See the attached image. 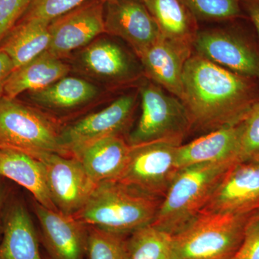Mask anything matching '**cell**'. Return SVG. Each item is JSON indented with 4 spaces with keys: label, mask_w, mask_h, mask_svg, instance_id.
I'll return each instance as SVG.
<instances>
[{
    "label": "cell",
    "mask_w": 259,
    "mask_h": 259,
    "mask_svg": "<svg viewBox=\"0 0 259 259\" xmlns=\"http://www.w3.org/2000/svg\"><path fill=\"white\" fill-rule=\"evenodd\" d=\"M183 98L192 128L211 132L238 125L259 103V82L191 56L183 72Z\"/></svg>",
    "instance_id": "obj_1"
},
{
    "label": "cell",
    "mask_w": 259,
    "mask_h": 259,
    "mask_svg": "<svg viewBox=\"0 0 259 259\" xmlns=\"http://www.w3.org/2000/svg\"><path fill=\"white\" fill-rule=\"evenodd\" d=\"M161 201L115 181L102 182L74 216L87 226L130 236L152 224Z\"/></svg>",
    "instance_id": "obj_2"
},
{
    "label": "cell",
    "mask_w": 259,
    "mask_h": 259,
    "mask_svg": "<svg viewBox=\"0 0 259 259\" xmlns=\"http://www.w3.org/2000/svg\"><path fill=\"white\" fill-rule=\"evenodd\" d=\"M236 163H204L180 169L151 225L171 236L176 234L203 210L218 182Z\"/></svg>",
    "instance_id": "obj_3"
},
{
    "label": "cell",
    "mask_w": 259,
    "mask_h": 259,
    "mask_svg": "<svg viewBox=\"0 0 259 259\" xmlns=\"http://www.w3.org/2000/svg\"><path fill=\"white\" fill-rule=\"evenodd\" d=\"M250 214L202 211L172 236L177 259H229L243 241Z\"/></svg>",
    "instance_id": "obj_4"
},
{
    "label": "cell",
    "mask_w": 259,
    "mask_h": 259,
    "mask_svg": "<svg viewBox=\"0 0 259 259\" xmlns=\"http://www.w3.org/2000/svg\"><path fill=\"white\" fill-rule=\"evenodd\" d=\"M0 146L32 156L40 152L71 156L55 122L38 110L5 97L0 100Z\"/></svg>",
    "instance_id": "obj_5"
},
{
    "label": "cell",
    "mask_w": 259,
    "mask_h": 259,
    "mask_svg": "<svg viewBox=\"0 0 259 259\" xmlns=\"http://www.w3.org/2000/svg\"><path fill=\"white\" fill-rule=\"evenodd\" d=\"M182 142L160 140L131 146L125 166L115 182L162 199L178 174L177 153Z\"/></svg>",
    "instance_id": "obj_6"
},
{
    "label": "cell",
    "mask_w": 259,
    "mask_h": 259,
    "mask_svg": "<svg viewBox=\"0 0 259 259\" xmlns=\"http://www.w3.org/2000/svg\"><path fill=\"white\" fill-rule=\"evenodd\" d=\"M141 115L128 139L131 146L160 140L182 143L192 129L185 105L180 99L167 95L163 89L147 83L140 90Z\"/></svg>",
    "instance_id": "obj_7"
},
{
    "label": "cell",
    "mask_w": 259,
    "mask_h": 259,
    "mask_svg": "<svg viewBox=\"0 0 259 259\" xmlns=\"http://www.w3.org/2000/svg\"><path fill=\"white\" fill-rule=\"evenodd\" d=\"M42 162L48 189L58 210L74 215L88 202L97 184L79 160L57 153L40 152L34 156Z\"/></svg>",
    "instance_id": "obj_8"
},
{
    "label": "cell",
    "mask_w": 259,
    "mask_h": 259,
    "mask_svg": "<svg viewBox=\"0 0 259 259\" xmlns=\"http://www.w3.org/2000/svg\"><path fill=\"white\" fill-rule=\"evenodd\" d=\"M136 106V97H120L100 111L86 116L61 131L63 145L70 156L76 158L99 140L122 136L128 126Z\"/></svg>",
    "instance_id": "obj_9"
},
{
    "label": "cell",
    "mask_w": 259,
    "mask_h": 259,
    "mask_svg": "<svg viewBox=\"0 0 259 259\" xmlns=\"http://www.w3.org/2000/svg\"><path fill=\"white\" fill-rule=\"evenodd\" d=\"M104 3V0H88L51 21L48 49L51 55L62 59L105 32Z\"/></svg>",
    "instance_id": "obj_10"
},
{
    "label": "cell",
    "mask_w": 259,
    "mask_h": 259,
    "mask_svg": "<svg viewBox=\"0 0 259 259\" xmlns=\"http://www.w3.org/2000/svg\"><path fill=\"white\" fill-rule=\"evenodd\" d=\"M192 48L213 64L259 82V52L243 37L221 30L197 32Z\"/></svg>",
    "instance_id": "obj_11"
},
{
    "label": "cell",
    "mask_w": 259,
    "mask_h": 259,
    "mask_svg": "<svg viewBox=\"0 0 259 259\" xmlns=\"http://www.w3.org/2000/svg\"><path fill=\"white\" fill-rule=\"evenodd\" d=\"M258 209L259 163L238 162L218 182L203 210L250 214Z\"/></svg>",
    "instance_id": "obj_12"
},
{
    "label": "cell",
    "mask_w": 259,
    "mask_h": 259,
    "mask_svg": "<svg viewBox=\"0 0 259 259\" xmlns=\"http://www.w3.org/2000/svg\"><path fill=\"white\" fill-rule=\"evenodd\" d=\"M105 25V32L123 39L139 57L162 35L146 5L138 0L107 1Z\"/></svg>",
    "instance_id": "obj_13"
},
{
    "label": "cell",
    "mask_w": 259,
    "mask_h": 259,
    "mask_svg": "<svg viewBox=\"0 0 259 259\" xmlns=\"http://www.w3.org/2000/svg\"><path fill=\"white\" fill-rule=\"evenodd\" d=\"M42 242L50 259H84L88 228L74 215L47 208L35 202Z\"/></svg>",
    "instance_id": "obj_14"
},
{
    "label": "cell",
    "mask_w": 259,
    "mask_h": 259,
    "mask_svg": "<svg viewBox=\"0 0 259 259\" xmlns=\"http://www.w3.org/2000/svg\"><path fill=\"white\" fill-rule=\"evenodd\" d=\"M192 49L161 35L139 58L150 79L182 100L184 68L192 56Z\"/></svg>",
    "instance_id": "obj_15"
},
{
    "label": "cell",
    "mask_w": 259,
    "mask_h": 259,
    "mask_svg": "<svg viewBox=\"0 0 259 259\" xmlns=\"http://www.w3.org/2000/svg\"><path fill=\"white\" fill-rule=\"evenodd\" d=\"M241 123L226 126L207 133L177 149L179 169L194 165L220 162H238Z\"/></svg>",
    "instance_id": "obj_16"
},
{
    "label": "cell",
    "mask_w": 259,
    "mask_h": 259,
    "mask_svg": "<svg viewBox=\"0 0 259 259\" xmlns=\"http://www.w3.org/2000/svg\"><path fill=\"white\" fill-rule=\"evenodd\" d=\"M0 259H44L28 209L20 199L11 196L3 219Z\"/></svg>",
    "instance_id": "obj_17"
},
{
    "label": "cell",
    "mask_w": 259,
    "mask_h": 259,
    "mask_svg": "<svg viewBox=\"0 0 259 259\" xmlns=\"http://www.w3.org/2000/svg\"><path fill=\"white\" fill-rule=\"evenodd\" d=\"M0 176L28 191L37 203L59 211L51 198L44 164L37 158L16 148L0 146Z\"/></svg>",
    "instance_id": "obj_18"
},
{
    "label": "cell",
    "mask_w": 259,
    "mask_h": 259,
    "mask_svg": "<svg viewBox=\"0 0 259 259\" xmlns=\"http://www.w3.org/2000/svg\"><path fill=\"white\" fill-rule=\"evenodd\" d=\"M131 145L122 136L99 140L76 156L89 176L95 182L116 181L125 166Z\"/></svg>",
    "instance_id": "obj_19"
},
{
    "label": "cell",
    "mask_w": 259,
    "mask_h": 259,
    "mask_svg": "<svg viewBox=\"0 0 259 259\" xmlns=\"http://www.w3.org/2000/svg\"><path fill=\"white\" fill-rule=\"evenodd\" d=\"M69 71V65L45 51L12 72L5 83L4 97L15 99L25 92L42 90L66 76Z\"/></svg>",
    "instance_id": "obj_20"
},
{
    "label": "cell",
    "mask_w": 259,
    "mask_h": 259,
    "mask_svg": "<svg viewBox=\"0 0 259 259\" xmlns=\"http://www.w3.org/2000/svg\"><path fill=\"white\" fill-rule=\"evenodd\" d=\"M49 24L37 19H23L6 35L0 50L9 56L15 69L48 51L51 41Z\"/></svg>",
    "instance_id": "obj_21"
},
{
    "label": "cell",
    "mask_w": 259,
    "mask_h": 259,
    "mask_svg": "<svg viewBox=\"0 0 259 259\" xmlns=\"http://www.w3.org/2000/svg\"><path fill=\"white\" fill-rule=\"evenodd\" d=\"M145 5L163 37L192 47L197 33L195 17L182 0H147Z\"/></svg>",
    "instance_id": "obj_22"
},
{
    "label": "cell",
    "mask_w": 259,
    "mask_h": 259,
    "mask_svg": "<svg viewBox=\"0 0 259 259\" xmlns=\"http://www.w3.org/2000/svg\"><path fill=\"white\" fill-rule=\"evenodd\" d=\"M98 93V89L88 81L64 76L47 88L32 92L30 97L42 106L63 110L88 103L95 98Z\"/></svg>",
    "instance_id": "obj_23"
},
{
    "label": "cell",
    "mask_w": 259,
    "mask_h": 259,
    "mask_svg": "<svg viewBox=\"0 0 259 259\" xmlns=\"http://www.w3.org/2000/svg\"><path fill=\"white\" fill-rule=\"evenodd\" d=\"M81 62L90 74L107 79H121L131 71V64L125 53L115 42L97 40L85 48Z\"/></svg>",
    "instance_id": "obj_24"
},
{
    "label": "cell",
    "mask_w": 259,
    "mask_h": 259,
    "mask_svg": "<svg viewBox=\"0 0 259 259\" xmlns=\"http://www.w3.org/2000/svg\"><path fill=\"white\" fill-rule=\"evenodd\" d=\"M130 259H177L172 236L149 225L127 238Z\"/></svg>",
    "instance_id": "obj_25"
},
{
    "label": "cell",
    "mask_w": 259,
    "mask_h": 259,
    "mask_svg": "<svg viewBox=\"0 0 259 259\" xmlns=\"http://www.w3.org/2000/svg\"><path fill=\"white\" fill-rule=\"evenodd\" d=\"M88 259H130L128 236L104 231L93 226H88Z\"/></svg>",
    "instance_id": "obj_26"
},
{
    "label": "cell",
    "mask_w": 259,
    "mask_h": 259,
    "mask_svg": "<svg viewBox=\"0 0 259 259\" xmlns=\"http://www.w3.org/2000/svg\"><path fill=\"white\" fill-rule=\"evenodd\" d=\"M194 17L204 20H228L241 14V0H182Z\"/></svg>",
    "instance_id": "obj_27"
},
{
    "label": "cell",
    "mask_w": 259,
    "mask_h": 259,
    "mask_svg": "<svg viewBox=\"0 0 259 259\" xmlns=\"http://www.w3.org/2000/svg\"><path fill=\"white\" fill-rule=\"evenodd\" d=\"M238 162L259 163V103L241 122Z\"/></svg>",
    "instance_id": "obj_28"
},
{
    "label": "cell",
    "mask_w": 259,
    "mask_h": 259,
    "mask_svg": "<svg viewBox=\"0 0 259 259\" xmlns=\"http://www.w3.org/2000/svg\"><path fill=\"white\" fill-rule=\"evenodd\" d=\"M88 0H34L24 19H37L51 23Z\"/></svg>",
    "instance_id": "obj_29"
},
{
    "label": "cell",
    "mask_w": 259,
    "mask_h": 259,
    "mask_svg": "<svg viewBox=\"0 0 259 259\" xmlns=\"http://www.w3.org/2000/svg\"><path fill=\"white\" fill-rule=\"evenodd\" d=\"M34 0H0V44Z\"/></svg>",
    "instance_id": "obj_30"
},
{
    "label": "cell",
    "mask_w": 259,
    "mask_h": 259,
    "mask_svg": "<svg viewBox=\"0 0 259 259\" xmlns=\"http://www.w3.org/2000/svg\"><path fill=\"white\" fill-rule=\"evenodd\" d=\"M236 259H259V209L250 214Z\"/></svg>",
    "instance_id": "obj_31"
},
{
    "label": "cell",
    "mask_w": 259,
    "mask_h": 259,
    "mask_svg": "<svg viewBox=\"0 0 259 259\" xmlns=\"http://www.w3.org/2000/svg\"><path fill=\"white\" fill-rule=\"evenodd\" d=\"M15 70L14 64L9 56L0 50V100L4 97L5 86L10 74Z\"/></svg>",
    "instance_id": "obj_32"
},
{
    "label": "cell",
    "mask_w": 259,
    "mask_h": 259,
    "mask_svg": "<svg viewBox=\"0 0 259 259\" xmlns=\"http://www.w3.org/2000/svg\"><path fill=\"white\" fill-rule=\"evenodd\" d=\"M10 190L8 186L5 183L4 180L0 181V240L3 236V219L7 203L9 200Z\"/></svg>",
    "instance_id": "obj_33"
},
{
    "label": "cell",
    "mask_w": 259,
    "mask_h": 259,
    "mask_svg": "<svg viewBox=\"0 0 259 259\" xmlns=\"http://www.w3.org/2000/svg\"><path fill=\"white\" fill-rule=\"evenodd\" d=\"M245 7L259 35V0H245Z\"/></svg>",
    "instance_id": "obj_34"
},
{
    "label": "cell",
    "mask_w": 259,
    "mask_h": 259,
    "mask_svg": "<svg viewBox=\"0 0 259 259\" xmlns=\"http://www.w3.org/2000/svg\"><path fill=\"white\" fill-rule=\"evenodd\" d=\"M104 1L105 2H107V1H109V0H104ZM143 2H144V3H146V1H147V0H142Z\"/></svg>",
    "instance_id": "obj_35"
},
{
    "label": "cell",
    "mask_w": 259,
    "mask_h": 259,
    "mask_svg": "<svg viewBox=\"0 0 259 259\" xmlns=\"http://www.w3.org/2000/svg\"><path fill=\"white\" fill-rule=\"evenodd\" d=\"M229 259H236V257L233 256V258H229Z\"/></svg>",
    "instance_id": "obj_36"
},
{
    "label": "cell",
    "mask_w": 259,
    "mask_h": 259,
    "mask_svg": "<svg viewBox=\"0 0 259 259\" xmlns=\"http://www.w3.org/2000/svg\"><path fill=\"white\" fill-rule=\"evenodd\" d=\"M3 177H2L1 176H0V181H1L2 180H3Z\"/></svg>",
    "instance_id": "obj_37"
},
{
    "label": "cell",
    "mask_w": 259,
    "mask_h": 259,
    "mask_svg": "<svg viewBox=\"0 0 259 259\" xmlns=\"http://www.w3.org/2000/svg\"><path fill=\"white\" fill-rule=\"evenodd\" d=\"M47 259H50V258H48Z\"/></svg>",
    "instance_id": "obj_38"
}]
</instances>
